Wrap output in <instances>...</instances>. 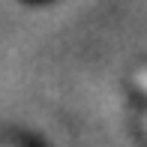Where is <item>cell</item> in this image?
Listing matches in <instances>:
<instances>
[{
    "instance_id": "obj_1",
    "label": "cell",
    "mask_w": 147,
    "mask_h": 147,
    "mask_svg": "<svg viewBox=\"0 0 147 147\" xmlns=\"http://www.w3.org/2000/svg\"><path fill=\"white\" fill-rule=\"evenodd\" d=\"M135 84L147 93V69H138V72H135Z\"/></svg>"
}]
</instances>
